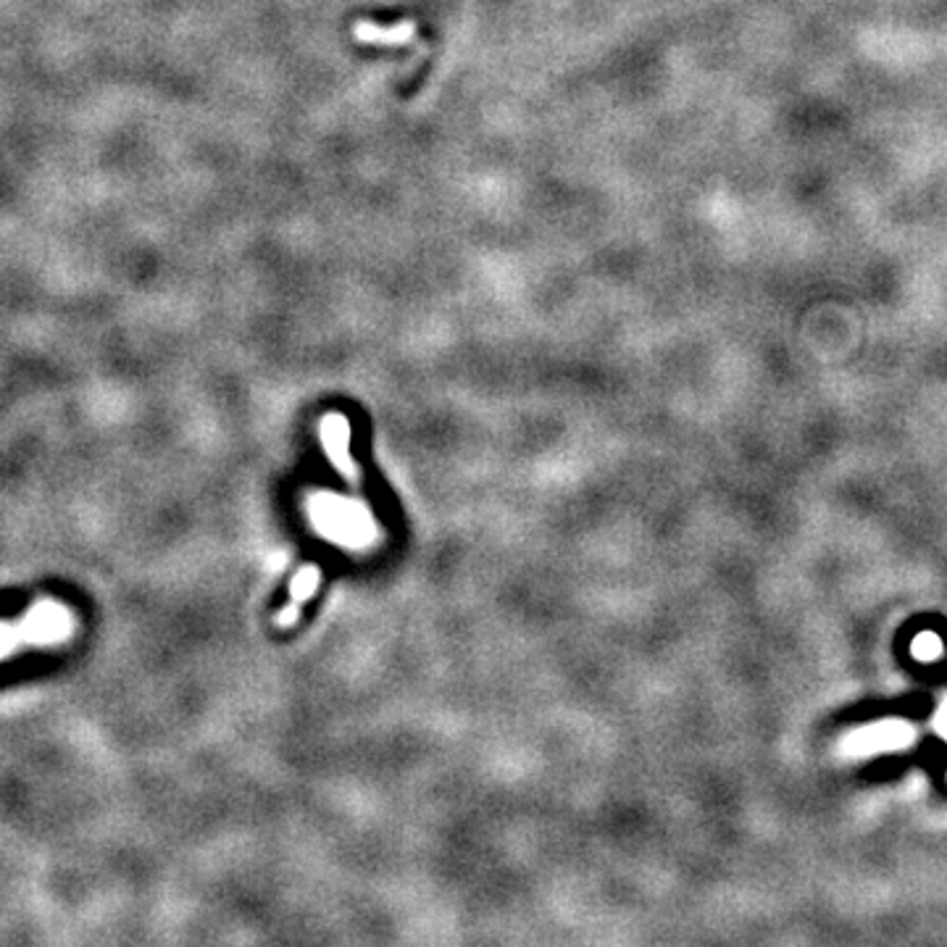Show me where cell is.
<instances>
[{
    "mask_svg": "<svg viewBox=\"0 0 947 947\" xmlns=\"http://www.w3.org/2000/svg\"><path fill=\"white\" fill-rule=\"evenodd\" d=\"M72 613L63 605L53 603V600H45V603H38L27 613L19 627V634L21 640L32 642V645H55V642L67 640L72 634Z\"/></svg>",
    "mask_w": 947,
    "mask_h": 947,
    "instance_id": "cell-1",
    "label": "cell"
},
{
    "mask_svg": "<svg viewBox=\"0 0 947 947\" xmlns=\"http://www.w3.org/2000/svg\"><path fill=\"white\" fill-rule=\"evenodd\" d=\"M416 34L414 21H398L393 27H377L371 21H358L353 27V38L366 45H406Z\"/></svg>",
    "mask_w": 947,
    "mask_h": 947,
    "instance_id": "cell-2",
    "label": "cell"
},
{
    "mask_svg": "<svg viewBox=\"0 0 947 947\" xmlns=\"http://www.w3.org/2000/svg\"><path fill=\"white\" fill-rule=\"evenodd\" d=\"M322 435H324V445H327L332 461H335L337 469L348 474V477H356V471L350 469V456H348V437H350L348 421H345L343 416L329 414L322 424Z\"/></svg>",
    "mask_w": 947,
    "mask_h": 947,
    "instance_id": "cell-3",
    "label": "cell"
},
{
    "mask_svg": "<svg viewBox=\"0 0 947 947\" xmlns=\"http://www.w3.org/2000/svg\"><path fill=\"white\" fill-rule=\"evenodd\" d=\"M316 584H319V569L308 567L306 571H301L298 579H295V582H293V598H295V605L285 608L287 617H279V624H287L289 619L298 617V608H301V603L310 595V592L316 590Z\"/></svg>",
    "mask_w": 947,
    "mask_h": 947,
    "instance_id": "cell-4",
    "label": "cell"
},
{
    "mask_svg": "<svg viewBox=\"0 0 947 947\" xmlns=\"http://www.w3.org/2000/svg\"><path fill=\"white\" fill-rule=\"evenodd\" d=\"M21 640V634L17 629H11L9 624H0V659H6V655L11 653L13 648H17V642Z\"/></svg>",
    "mask_w": 947,
    "mask_h": 947,
    "instance_id": "cell-5",
    "label": "cell"
}]
</instances>
